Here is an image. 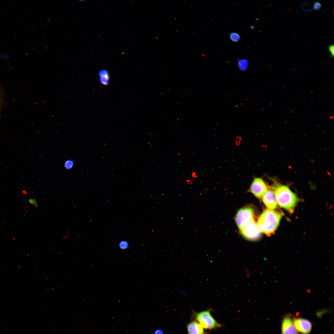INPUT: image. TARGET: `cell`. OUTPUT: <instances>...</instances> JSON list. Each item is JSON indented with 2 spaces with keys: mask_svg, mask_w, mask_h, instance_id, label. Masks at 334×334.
<instances>
[{
  "mask_svg": "<svg viewBox=\"0 0 334 334\" xmlns=\"http://www.w3.org/2000/svg\"><path fill=\"white\" fill-rule=\"evenodd\" d=\"M283 215L279 210H265L257 221V225L260 232L268 236L274 234Z\"/></svg>",
  "mask_w": 334,
  "mask_h": 334,
  "instance_id": "obj_1",
  "label": "cell"
},
{
  "mask_svg": "<svg viewBox=\"0 0 334 334\" xmlns=\"http://www.w3.org/2000/svg\"><path fill=\"white\" fill-rule=\"evenodd\" d=\"M273 188L278 205L289 213H293L299 200L297 195L286 186L276 184Z\"/></svg>",
  "mask_w": 334,
  "mask_h": 334,
  "instance_id": "obj_2",
  "label": "cell"
},
{
  "mask_svg": "<svg viewBox=\"0 0 334 334\" xmlns=\"http://www.w3.org/2000/svg\"><path fill=\"white\" fill-rule=\"evenodd\" d=\"M195 321L204 328L212 330L220 328L222 325L218 323L211 314L210 309L196 312L193 311Z\"/></svg>",
  "mask_w": 334,
  "mask_h": 334,
  "instance_id": "obj_3",
  "label": "cell"
},
{
  "mask_svg": "<svg viewBox=\"0 0 334 334\" xmlns=\"http://www.w3.org/2000/svg\"><path fill=\"white\" fill-rule=\"evenodd\" d=\"M255 220L253 209L250 206H246L240 209L235 217L237 225L240 229Z\"/></svg>",
  "mask_w": 334,
  "mask_h": 334,
  "instance_id": "obj_4",
  "label": "cell"
},
{
  "mask_svg": "<svg viewBox=\"0 0 334 334\" xmlns=\"http://www.w3.org/2000/svg\"><path fill=\"white\" fill-rule=\"evenodd\" d=\"M240 230L243 237L247 240L255 241L259 240L261 238V232L255 220Z\"/></svg>",
  "mask_w": 334,
  "mask_h": 334,
  "instance_id": "obj_5",
  "label": "cell"
},
{
  "mask_svg": "<svg viewBox=\"0 0 334 334\" xmlns=\"http://www.w3.org/2000/svg\"><path fill=\"white\" fill-rule=\"evenodd\" d=\"M268 188L267 185L262 178H256L250 185L249 191L256 197L261 199Z\"/></svg>",
  "mask_w": 334,
  "mask_h": 334,
  "instance_id": "obj_6",
  "label": "cell"
},
{
  "mask_svg": "<svg viewBox=\"0 0 334 334\" xmlns=\"http://www.w3.org/2000/svg\"><path fill=\"white\" fill-rule=\"evenodd\" d=\"M262 201L267 209L274 210L277 208V203L274 188L269 187L263 195Z\"/></svg>",
  "mask_w": 334,
  "mask_h": 334,
  "instance_id": "obj_7",
  "label": "cell"
},
{
  "mask_svg": "<svg viewBox=\"0 0 334 334\" xmlns=\"http://www.w3.org/2000/svg\"><path fill=\"white\" fill-rule=\"evenodd\" d=\"M293 323L298 331L303 334H309L312 328V323L307 319L302 318H295Z\"/></svg>",
  "mask_w": 334,
  "mask_h": 334,
  "instance_id": "obj_8",
  "label": "cell"
},
{
  "mask_svg": "<svg viewBox=\"0 0 334 334\" xmlns=\"http://www.w3.org/2000/svg\"><path fill=\"white\" fill-rule=\"evenodd\" d=\"M281 334H299L289 315H285L282 319Z\"/></svg>",
  "mask_w": 334,
  "mask_h": 334,
  "instance_id": "obj_9",
  "label": "cell"
},
{
  "mask_svg": "<svg viewBox=\"0 0 334 334\" xmlns=\"http://www.w3.org/2000/svg\"><path fill=\"white\" fill-rule=\"evenodd\" d=\"M187 329L188 334H208L205 332L201 325L195 320L187 324Z\"/></svg>",
  "mask_w": 334,
  "mask_h": 334,
  "instance_id": "obj_10",
  "label": "cell"
},
{
  "mask_svg": "<svg viewBox=\"0 0 334 334\" xmlns=\"http://www.w3.org/2000/svg\"><path fill=\"white\" fill-rule=\"evenodd\" d=\"M75 164L74 161L72 159L66 160L64 164V166L66 169L69 170L72 169Z\"/></svg>",
  "mask_w": 334,
  "mask_h": 334,
  "instance_id": "obj_11",
  "label": "cell"
},
{
  "mask_svg": "<svg viewBox=\"0 0 334 334\" xmlns=\"http://www.w3.org/2000/svg\"><path fill=\"white\" fill-rule=\"evenodd\" d=\"M129 246V242L123 240L121 241L118 244L120 248L122 250H126L128 248Z\"/></svg>",
  "mask_w": 334,
  "mask_h": 334,
  "instance_id": "obj_12",
  "label": "cell"
},
{
  "mask_svg": "<svg viewBox=\"0 0 334 334\" xmlns=\"http://www.w3.org/2000/svg\"><path fill=\"white\" fill-rule=\"evenodd\" d=\"M100 81L101 84L107 85L109 84V75L100 77Z\"/></svg>",
  "mask_w": 334,
  "mask_h": 334,
  "instance_id": "obj_13",
  "label": "cell"
},
{
  "mask_svg": "<svg viewBox=\"0 0 334 334\" xmlns=\"http://www.w3.org/2000/svg\"><path fill=\"white\" fill-rule=\"evenodd\" d=\"M248 62L246 59H241L238 62V65L240 69L242 70H245L247 66Z\"/></svg>",
  "mask_w": 334,
  "mask_h": 334,
  "instance_id": "obj_14",
  "label": "cell"
},
{
  "mask_svg": "<svg viewBox=\"0 0 334 334\" xmlns=\"http://www.w3.org/2000/svg\"><path fill=\"white\" fill-rule=\"evenodd\" d=\"M230 37L231 40L233 42H237L240 39V36L238 34L232 32L230 34Z\"/></svg>",
  "mask_w": 334,
  "mask_h": 334,
  "instance_id": "obj_15",
  "label": "cell"
},
{
  "mask_svg": "<svg viewBox=\"0 0 334 334\" xmlns=\"http://www.w3.org/2000/svg\"><path fill=\"white\" fill-rule=\"evenodd\" d=\"M321 4L319 2H316L314 3L312 8L315 10H319L321 7Z\"/></svg>",
  "mask_w": 334,
  "mask_h": 334,
  "instance_id": "obj_16",
  "label": "cell"
},
{
  "mask_svg": "<svg viewBox=\"0 0 334 334\" xmlns=\"http://www.w3.org/2000/svg\"><path fill=\"white\" fill-rule=\"evenodd\" d=\"M328 49L331 53L330 57H333L334 55V46L333 44L331 45L328 46Z\"/></svg>",
  "mask_w": 334,
  "mask_h": 334,
  "instance_id": "obj_17",
  "label": "cell"
},
{
  "mask_svg": "<svg viewBox=\"0 0 334 334\" xmlns=\"http://www.w3.org/2000/svg\"><path fill=\"white\" fill-rule=\"evenodd\" d=\"M109 75L108 72L105 70H102L100 71L99 72V77L106 76Z\"/></svg>",
  "mask_w": 334,
  "mask_h": 334,
  "instance_id": "obj_18",
  "label": "cell"
},
{
  "mask_svg": "<svg viewBox=\"0 0 334 334\" xmlns=\"http://www.w3.org/2000/svg\"><path fill=\"white\" fill-rule=\"evenodd\" d=\"M28 201L31 204L35 206L36 207H38V205L35 198L30 199L28 200Z\"/></svg>",
  "mask_w": 334,
  "mask_h": 334,
  "instance_id": "obj_19",
  "label": "cell"
},
{
  "mask_svg": "<svg viewBox=\"0 0 334 334\" xmlns=\"http://www.w3.org/2000/svg\"><path fill=\"white\" fill-rule=\"evenodd\" d=\"M70 233V231L68 229H67V232H66L64 234L62 238V239H65L68 238L69 237V235Z\"/></svg>",
  "mask_w": 334,
  "mask_h": 334,
  "instance_id": "obj_20",
  "label": "cell"
},
{
  "mask_svg": "<svg viewBox=\"0 0 334 334\" xmlns=\"http://www.w3.org/2000/svg\"><path fill=\"white\" fill-rule=\"evenodd\" d=\"M154 334H163V332L161 330L158 329L155 331Z\"/></svg>",
  "mask_w": 334,
  "mask_h": 334,
  "instance_id": "obj_21",
  "label": "cell"
},
{
  "mask_svg": "<svg viewBox=\"0 0 334 334\" xmlns=\"http://www.w3.org/2000/svg\"><path fill=\"white\" fill-rule=\"evenodd\" d=\"M9 56V55L7 54H3L2 55L0 54V56L3 58H7Z\"/></svg>",
  "mask_w": 334,
  "mask_h": 334,
  "instance_id": "obj_22",
  "label": "cell"
},
{
  "mask_svg": "<svg viewBox=\"0 0 334 334\" xmlns=\"http://www.w3.org/2000/svg\"><path fill=\"white\" fill-rule=\"evenodd\" d=\"M24 210L25 212H28L30 210L29 207L27 205L24 206Z\"/></svg>",
  "mask_w": 334,
  "mask_h": 334,
  "instance_id": "obj_23",
  "label": "cell"
},
{
  "mask_svg": "<svg viewBox=\"0 0 334 334\" xmlns=\"http://www.w3.org/2000/svg\"><path fill=\"white\" fill-rule=\"evenodd\" d=\"M106 201L108 203H111L109 200H107Z\"/></svg>",
  "mask_w": 334,
  "mask_h": 334,
  "instance_id": "obj_24",
  "label": "cell"
}]
</instances>
